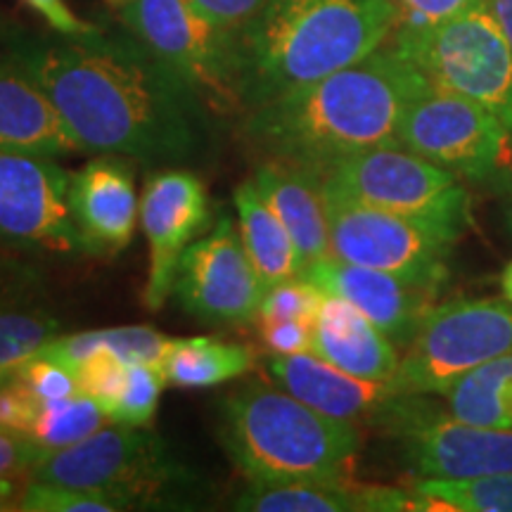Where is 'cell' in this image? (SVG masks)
I'll list each match as a JSON object with an SVG mask.
<instances>
[{
	"label": "cell",
	"mask_w": 512,
	"mask_h": 512,
	"mask_svg": "<svg viewBox=\"0 0 512 512\" xmlns=\"http://www.w3.org/2000/svg\"><path fill=\"white\" fill-rule=\"evenodd\" d=\"M69 204L83 254L124 252L140 219L133 164L128 157L105 155L81 166L69 183Z\"/></svg>",
	"instance_id": "cell-17"
},
{
	"label": "cell",
	"mask_w": 512,
	"mask_h": 512,
	"mask_svg": "<svg viewBox=\"0 0 512 512\" xmlns=\"http://www.w3.org/2000/svg\"><path fill=\"white\" fill-rule=\"evenodd\" d=\"M396 53L427 83L479 102L512 133V46L486 0L427 27H396Z\"/></svg>",
	"instance_id": "cell-5"
},
{
	"label": "cell",
	"mask_w": 512,
	"mask_h": 512,
	"mask_svg": "<svg viewBox=\"0 0 512 512\" xmlns=\"http://www.w3.org/2000/svg\"><path fill=\"white\" fill-rule=\"evenodd\" d=\"M444 396L446 411L456 420L512 430V354L498 356L467 373Z\"/></svg>",
	"instance_id": "cell-25"
},
{
	"label": "cell",
	"mask_w": 512,
	"mask_h": 512,
	"mask_svg": "<svg viewBox=\"0 0 512 512\" xmlns=\"http://www.w3.org/2000/svg\"><path fill=\"white\" fill-rule=\"evenodd\" d=\"M261 344L273 356L309 354L313 347V325L309 320L285 318H256Z\"/></svg>",
	"instance_id": "cell-36"
},
{
	"label": "cell",
	"mask_w": 512,
	"mask_h": 512,
	"mask_svg": "<svg viewBox=\"0 0 512 512\" xmlns=\"http://www.w3.org/2000/svg\"><path fill=\"white\" fill-rule=\"evenodd\" d=\"M415 510L512 512V472L470 479H415Z\"/></svg>",
	"instance_id": "cell-26"
},
{
	"label": "cell",
	"mask_w": 512,
	"mask_h": 512,
	"mask_svg": "<svg viewBox=\"0 0 512 512\" xmlns=\"http://www.w3.org/2000/svg\"><path fill=\"white\" fill-rule=\"evenodd\" d=\"M107 3H110V5H119V8H121V5L128 3V0H107Z\"/></svg>",
	"instance_id": "cell-45"
},
{
	"label": "cell",
	"mask_w": 512,
	"mask_h": 512,
	"mask_svg": "<svg viewBox=\"0 0 512 512\" xmlns=\"http://www.w3.org/2000/svg\"><path fill=\"white\" fill-rule=\"evenodd\" d=\"M396 27L389 0H266L238 29L242 107L249 112L361 62Z\"/></svg>",
	"instance_id": "cell-3"
},
{
	"label": "cell",
	"mask_w": 512,
	"mask_h": 512,
	"mask_svg": "<svg viewBox=\"0 0 512 512\" xmlns=\"http://www.w3.org/2000/svg\"><path fill=\"white\" fill-rule=\"evenodd\" d=\"M43 401L12 368V373L0 384V432L15 437H31Z\"/></svg>",
	"instance_id": "cell-34"
},
{
	"label": "cell",
	"mask_w": 512,
	"mask_h": 512,
	"mask_svg": "<svg viewBox=\"0 0 512 512\" xmlns=\"http://www.w3.org/2000/svg\"><path fill=\"white\" fill-rule=\"evenodd\" d=\"M98 347L114 351L126 363H147L162 373V363L171 339L150 325H124V328L95 330Z\"/></svg>",
	"instance_id": "cell-32"
},
{
	"label": "cell",
	"mask_w": 512,
	"mask_h": 512,
	"mask_svg": "<svg viewBox=\"0 0 512 512\" xmlns=\"http://www.w3.org/2000/svg\"><path fill=\"white\" fill-rule=\"evenodd\" d=\"M311 354L349 375L382 382L392 380L401 361L392 339L366 313L335 294H325L320 304Z\"/></svg>",
	"instance_id": "cell-20"
},
{
	"label": "cell",
	"mask_w": 512,
	"mask_h": 512,
	"mask_svg": "<svg viewBox=\"0 0 512 512\" xmlns=\"http://www.w3.org/2000/svg\"><path fill=\"white\" fill-rule=\"evenodd\" d=\"M323 297L325 292L318 285H313L311 280L299 275V278L285 280V283L266 290L259 306V316L256 318H285L316 323Z\"/></svg>",
	"instance_id": "cell-33"
},
{
	"label": "cell",
	"mask_w": 512,
	"mask_h": 512,
	"mask_svg": "<svg viewBox=\"0 0 512 512\" xmlns=\"http://www.w3.org/2000/svg\"><path fill=\"white\" fill-rule=\"evenodd\" d=\"M508 223H510V228H512V204H510V211H508Z\"/></svg>",
	"instance_id": "cell-46"
},
{
	"label": "cell",
	"mask_w": 512,
	"mask_h": 512,
	"mask_svg": "<svg viewBox=\"0 0 512 512\" xmlns=\"http://www.w3.org/2000/svg\"><path fill=\"white\" fill-rule=\"evenodd\" d=\"M501 287H503V294H505V299H510V302H512V261H510V264H508V268H505V271H503Z\"/></svg>",
	"instance_id": "cell-43"
},
{
	"label": "cell",
	"mask_w": 512,
	"mask_h": 512,
	"mask_svg": "<svg viewBox=\"0 0 512 512\" xmlns=\"http://www.w3.org/2000/svg\"><path fill=\"white\" fill-rule=\"evenodd\" d=\"M43 456L46 451L31 439L0 432V475L3 477H31V470Z\"/></svg>",
	"instance_id": "cell-38"
},
{
	"label": "cell",
	"mask_w": 512,
	"mask_h": 512,
	"mask_svg": "<svg viewBox=\"0 0 512 512\" xmlns=\"http://www.w3.org/2000/svg\"><path fill=\"white\" fill-rule=\"evenodd\" d=\"M399 147L467 181L491 183L508 162L512 133L479 102L427 83L403 112Z\"/></svg>",
	"instance_id": "cell-11"
},
{
	"label": "cell",
	"mask_w": 512,
	"mask_h": 512,
	"mask_svg": "<svg viewBox=\"0 0 512 512\" xmlns=\"http://www.w3.org/2000/svg\"><path fill=\"white\" fill-rule=\"evenodd\" d=\"M69 183L72 174L53 157L0 150V245L81 254Z\"/></svg>",
	"instance_id": "cell-13"
},
{
	"label": "cell",
	"mask_w": 512,
	"mask_h": 512,
	"mask_svg": "<svg viewBox=\"0 0 512 512\" xmlns=\"http://www.w3.org/2000/svg\"><path fill=\"white\" fill-rule=\"evenodd\" d=\"M121 19L202 105L216 112L242 107L238 31L211 22L190 0H128Z\"/></svg>",
	"instance_id": "cell-8"
},
{
	"label": "cell",
	"mask_w": 512,
	"mask_h": 512,
	"mask_svg": "<svg viewBox=\"0 0 512 512\" xmlns=\"http://www.w3.org/2000/svg\"><path fill=\"white\" fill-rule=\"evenodd\" d=\"M325 195V192H323ZM330 256L347 264L399 275L408 283L441 290L456 235L427 223L325 195Z\"/></svg>",
	"instance_id": "cell-12"
},
{
	"label": "cell",
	"mask_w": 512,
	"mask_h": 512,
	"mask_svg": "<svg viewBox=\"0 0 512 512\" xmlns=\"http://www.w3.org/2000/svg\"><path fill=\"white\" fill-rule=\"evenodd\" d=\"M427 79L394 46L249 110L245 136L261 155L320 174L339 159L399 145L406 107Z\"/></svg>",
	"instance_id": "cell-2"
},
{
	"label": "cell",
	"mask_w": 512,
	"mask_h": 512,
	"mask_svg": "<svg viewBox=\"0 0 512 512\" xmlns=\"http://www.w3.org/2000/svg\"><path fill=\"white\" fill-rule=\"evenodd\" d=\"M0 150L53 159L83 152L46 91L15 55L0 57Z\"/></svg>",
	"instance_id": "cell-19"
},
{
	"label": "cell",
	"mask_w": 512,
	"mask_h": 512,
	"mask_svg": "<svg viewBox=\"0 0 512 512\" xmlns=\"http://www.w3.org/2000/svg\"><path fill=\"white\" fill-rule=\"evenodd\" d=\"M375 427L399 446L415 479H470L512 472V430L467 425L425 396L403 394Z\"/></svg>",
	"instance_id": "cell-10"
},
{
	"label": "cell",
	"mask_w": 512,
	"mask_h": 512,
	"mask_svg": "<svg viewBox=\"0 0 512 512\" xmlns=\"http://www.w3.org/2000/svg\"><path fill=\"white\" fill-rule=\"evenodd\" d=\"M10 55L46 91L83 152L147 164H181L202 152V100L136 36L17 38Z\"/></svg>",
	"instance_id": "cell-1"
},
{
	"label": "cell",
	"mask_w": 512,
	"mask_h": 512,
	"mask_svg": "<svg viewBox=\"0 0 512 512\" xmlns=\"http://www.w3.org/2000/svg\"><path fill=\"white\" fill-rule=\"evenodd\" d=\"M512 354L510 299H458L434 306L399 361L401 394L444 396L458 380L498 356Z\"/></svg>",
	"instance_id": "cell-9"
},
{
	"label": "cell",
	"mask_w": 512,
	"mask_h": 512,
	"mask_svg": "<svg viewBox=\"0 0 512 512\" xmlns=\"http://www.w3.org/2000/svg\"><path fill=\"white\" fill-rule=\"evenodd\" d=\"M202 15L219 27L238 31L266 5V0H190Z\"/></svg>",
	"instance_id": "cell-39"
},
{
	"label": "cell",
	"mask_w": 512,
	"mask_h": 512,
	"mask_svg": "<svg viewBox=\"0 0 512 512\" xmlns=\"http://www.w3.org/2000/svg\"><path fill=\"white\" fill-rule=\"evenodd\" d=\"M399 15V27H427L463 12L479 0H389Z\"/></svg>",
	"instance_id": "cell-37"
},
{
	"label": "cell",
	"mask_w": 512,
	"mask_h": 512,
	"mask_svg": "<svg viewBox=\"0 0 512 512\" xmlns=\"http://www.w3.org/2000/svg\"><path fill=\"white\" fill-rule=\"evenodd\" d=\"M76 377H79L81 394L91 396L102 411H105L107 420H110L114 406L119 401L121 389H124L126 361H121L107 347H98L76 368Z\"/></svg>",
	"instance_id": "cell-31"
},
{
	"label": "cell",
	"mask_w": 512,
	"mask_h": 512,
	"mask_svg": "<svg viewBox=\"0 0 512 512\" xmlns=\"http://www.w3.org/2000/svg\"><path fill=\"white\" fill-rule=\"evenodd\" d=\"M219 439L249 482H349L363 444L354 422L261 382L223 396Z\"/></svg>",
	"instance_id": "cell-4"
},
{
	"label": "cell",
	"mask_w": 512,
	"mask_h": 512,
	"mask_svg": "<svg viewBox=\"0 0 512 512\" xmlns=\"http://www.w3.org/2000/svg\"><path fill=\"white\" fill-rule=\"evenodd\" d=\"M164 384V375L157 368L147 366V363H126L124 389H121L110 422L128 427L150 425L157 413Z\"/></svg>",
	"instance_id": "cell-30"
},
{
	"label": "cell",
	"mask_w": 512,
	"mask_h": 512,
	"mask_svg": "<svg viewBox=\"0 0 512 512\" xmlns=\"http://www.w3.org/2000/svg\"><path fill=\"white\" fill-rule=\"evenodd\" d=\"M486 8L491 10V15L512 46V0H486Z\"/></svg>",
	"instance_id": "cell-41"
},
{
	"label": "cell",
	"mask_w": 512,
	"mask_h": 512,
	"mask_svg": "<svg viewBox=\"0 0 512 512\" xmlns=\"http://www.w3.org/2000/svg\"><path fill=\"white\" fill-rule=\"evenodd\" d=\"M302 278L311 280L325 294L344 297L366 313L392 339L396 349H408L439 294L430 287L408 283L399 275L347 264L335 256L306 266Z\"/></svg>",
	"instance_id": "cell-16"
},
{
	"label": "cell",
	"mask_w": 512,
	"mask_h": 512,
	"mask_svg": "<svg viewBox=\"0 0 512 512\" xmlns=\"http://www.w3.org/2000/svg\"><path fill=\"white\" fill-rule=\"evenodd\" d=\"M17 510L29 512H117L128 510L121 498L95 489H76L46 482H31L22 489Z\"/></svg>",
	"instance_id": "cell-29"
},
{
	"label": "cell",
	"mask_w": 512,
	"mask_h": 512,
	"mask_svg": "<svg viewBox=\"0 0 512 512\" xmlns=\"http://www.w3.org/2000/svg\"><path fill=\"white\" fill-rule=\"evenodd\" d=\"M19 496H22V491L17 486V477L0 475V510H17Z\"/></svg>",
	"instance_id": "cell-42"
},
{
	"label": "cell",
	"mask_w": 512,
	"mask_h": 512,
	"mask_svg": "<svg viewBox=\"0 0 512 512\" xmlns=\"http://www.w3.org/2000/svg\"><path fill=\"white\" fill-rule=\"evenodd\" d=\"M242 512H363L366 486L349 482H249L235 498Z\"/></svg>",
	"instance_id": "cell-24"
},
{
	"label": "cell",
	"mask_w": 512,
	"mask_h": 512,
	"mask_svg": "<svg viewBox=\"0 0 512 512\" xmlns=\"http://www.w3.org/2000/svg\"><path fill=\"white\" fill-rule=\"evenodd\" d=\"M254 368V354L245 344L221 342L216 337L171 339L162 363L166 384L181 389L219 387L238 380Z\"/></svg>",
	"instance_id": "cell-23"
},
{
	"label": "cell",
	"mask_w": 512,
	"mask_h": 512,
	"mask_svg": "<svg viewBox=\"0 0 512 512\" xmlns=\"http://www.w3.org/2000/svg\"><path fill=\"white\" fill-rule=\"evenodd\" d=\"M254 185L264 202L290 230L304 268L330 256V226L323 185L318 174L287 162L268 159L254 174Z\"/></svg>",
	"instance_id": "cell-21"
},
{
	"label": "cell",
	"mask_w": 512,
	"mask_h": 512,
	"mask_svg": "<svg viewBox=\"0 0 512 512\" xmlns=\"http://www.w3.org/2000/svg\"><path fill=\"white\" fill-rule=\"evenodd\" d=\"M31 10H36L55 31H60L62 36H81L98 31L93 24L83 22L81 17H76L69 5L64 0H24Z\"/></svg>",
	"instance_id": "cell-40"
},
{
	"label": "cell",
	"mask_w": 512,
	"mask_h": 512,
	"mask_svg": "<svg viewBox=\"0 0 512 512\" xmlns=\"http://www.w3.org/2000/svg\"><path fill=\"white\" fill-rule=\"evenodd\" d=\"M29 479L107 491L128 510L166 508L178 491L192 486L188 470L155 432L128 425L102 427L79 444L46 451Z\"/></svg>",
	"instance_id": "cell-6"
},
{
	"label": "cell",
	"mask_w": 512,
	"mask_h": 512,
	"mask_svg": "<svg viewBox=\"0 0 512 512\" xmlns=\"http://www.w3.org/2000/svg\"><path fill=\"white\" fill-rule=\"evenodd\" d=\"M318 178L325 195L422 221L456 238L470 226V195L460 176L399 145L356 152Z\"/></svg>",
	"instance_id": "cell-7"
},
{
	"label": "cell",
	"mask_w": 512,
	"mask_h": 512,
	"mask_svg": "<svg viewBox=\"0 0 512 512\" xmlns=\"http://www.w3.org/2000/svg\"><path fill=\"white\" fill-rule=\"evenodd\" d=\"M264 292L233 219L221 216L207 238L185 249L171 294L200 323L240 325L259 316Z\"/></svg>",
	"instance_id": "cell-14"
},
{
	"label": "cell",
	"mask_w": 512,
	"mask_h": 512,
	"mask_svg": "<svg viewBox=\"0 0 512 512\" xmlns=\"http://www.w3.org/2000/svg\"><path fill=\"white\" fill-rule=\"evenodd\" d=\"M15 373L34 389L43 403L81 394L79 377H76L74 370L43 354H34L24 363H19Z\"/></svg>",
	"instance_id": "cell-35"
},
{
	"label": "cell",
	"mask_w": 512,
	"mask_h": 512,
	"mask_svg": "<svg viewBox=\"0 0 512 512\" xmlns=\"http://www.w3.org/2000/svg\"><path fill=\"white\" fill-rule=\"evenodd\" d=\"M211 207L200 178L185 169L150 176L140 197V226L150 245V275L143 304L159 311L174 292L185 249L209 226Z\"/></svg>",
	"instance_id": "cell-15"
},
{
	"label": "cell",
	"mask_w": 512,
	"mask_h": 512,
	"mask_svg": "<svg viewBox=\"0 0 512 512\" xmlns=\"http://www.w3.org/2000/svg\"><path fill=\"white\" fill-rule=\"evenodd\" d=\"M12 373V368H0V384H3L5 377H8Z\"/></svg>",
	"instance_id": "cell-44"
},
{
	"label": "cell",
	"mask_w": 512,
	"mask_h": 512,
	"mask_svg": "<svg viewBox=\"0 0 512 512\" xmlns=\"http://www.w3.org/2000/svg\"><path fill=\"white\" fill-rule=\"evenodd\" d=\"M105 420V411L86 394L46 401L29 439L43 451H57V448L79 444V441L102 430Z\"/></svg>",
	"instance_id": "cell-28"
},
{
	"label": "cell",
	"mask_w": 512,
	"mask_h": 512,
	"mask_svg": "<svg viewBox=\"0 0 512 512\" xmlns=\"http://www.w3.org/2000/svg\"><path fill=\"white\" fill-rule=\"evenodd\" d=\"M60 335V323L36 306L0 294V368H17Z\"/></svg>",
	"instance_id": "cell-27"
},
{
	"label": "cell",
	"mask_w": 512,
	"mask_h": 512,
	"mask_svg": "<svg viewBox=\"0 0 512 512\" xmlns=\"http://www.w3.org/2000/svg\"><path fill=\"white\" fill-rule=\"evenodd\" d=\"M268 375L294 399L316 411L354 425H377L392 403L403 396L392 380H363L330 366L316 354H292L268 358Z\"/></svg>",
	"instance_id": "cell-18"
},
{
	"label": "cell",
	"mask_w": 512,
	"mask_h": 512,
	"mask_svg": "<svg viewBox=\"0 0 512 512\" xmlns=\"http://www.w3.org/2000/svg\"><path fill=\"white\" fill-rule=\"evenodd\" d=\"M235 207L240 214V235L259 275L264 290L299 278L304 273V259L294 245L290 230L275 216V211L259 195L254 181L242 183L235 190Z\"/></svg>",
	"instance_id": "cell-22"
}]
</instances>
